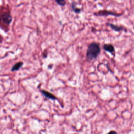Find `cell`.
<instances>
[{"label": "cell", "instance_id": "5", "mask_svg": "<svg viewBox=\"0 0 134 134\" xmlns=\"http://www.w3.org/2000/svg\"><path fill=\"white\" fill-rule=\"evenodd\" d=\"M23 65V62H19L18 63H17L16 64H15L12 68V71H17L18 70H19L21 66Z\"/></svg>", "mask_w": 134, "mask_h": 134}, {"label": "cell", "instance_id": "7", "mask_svg": "<svg viewBox=\"0 0 134 134\" xmlns=\"http://www.w3.org/2000/svg\"><path fill=\"white\" fill-rule=\"evenodd\" d=\"M57 3L60 6H64L65 4V0H55Z\"/></svg>", "mask_w": 134, "mask_h": 134}, {"label": "cell", "instance_id": "2", "mask_svg": "<svg viewBox=\"0 0 134 134\" xmlns=\"http://www.w3.org/2000/svg\"><path fill=\"white\" fill-rule=\"evenodd\" d=\"M0 18L3 21V22L8 25L11 22L12 20V17L9 12H5L3 13L1 16Z\"/></svg>", "mask_w": 134, "mask_h": 134}, {"label": "cell", "instance_id": "1", "mask_svg": "<svg viewBox=\"0 0 134 134\" xmlns=\"http://www.w3.org/2000/svg\"><path fill=\"white\" fill-rule=\"evenodd\" d=\"M100 52V48L98 43L93 42L88 47L86 57L88 60H93L97 58Z\"/></svg>", "mask_w": 134, "mask_h": 134}, {"label": "cell", "instance_id": "4", "mask_svg": "<svg viewBox=\"0 0 134 134\" xmlns=\"http://www.w3.org/2000/svg\"><path fill=\"white\" fill-rule=\"evenodd\" d=\"M42 92V93L47 98H50V99H56V97L52 94H51L50 93L47 92V91H46L44 90H42L41 91Z\"/></svg>", "mask_w": 134, "mask_h": 134}, {"label": "cell", "instance_id": "8", "mask_svg": "<svg viewBox=\"0 0 134 134\" xmlns=\"http://www.w3.org/2000/svg\"><path fill=\"white\" fill-rule=\"evenodd\" d=\"M107 134H117L115 131H111L107 133Z\"/></svg>", "mask_w": 134, "mask_h": 134}, {"label": "cell", "instance_id": "6", "mask_svg": "<svg viewBox=\"0 0 134 134\" xmlns=\"http://www.w3.org/2000/svg\"><path fill=\"white\" fill-rule=\"evenodd\" d=\"M109 25L111 27V28L112 29H113L114 30H116V31H119V30H122V28H120V27H119L116 26H115V25H114L109 24Z\"/></svg>", "mask_w": 134, "mask_h": 134}, {"label": "cell", "instance_id": "3", "mask_svg": "<svg viewBox=\"0 0 134 134\" xmlns=\"http://www.w3.org/2000/svg\"><path fill=\"white\" fill-rule=\"evenodd\" d=\"M103 48L105 50L108 51L110 53H114L115 52L114 48L113 45L111 44H105L103 46Z\"/></svg>", "mask_w": 134, "mask_h": 134}]
</instances>
